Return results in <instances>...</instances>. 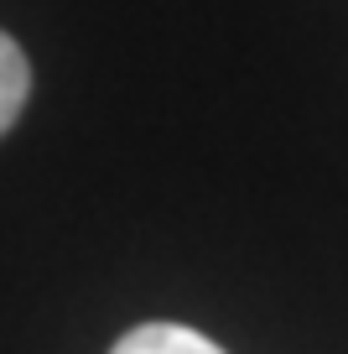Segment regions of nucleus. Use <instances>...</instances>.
Wrapping results in <instances>:
<instances>
[{"label":"nucleus","instance_id":"nucleus-1","mask_svg":"<svg viewBox=\"0 0 348 354\" xmlns=\"http://www.w3.org/2000/svg\"><path fill=\"white\" fill-rule=\"evenodd\" d=\"M109 354H224V349L213 339H203L197 328H182V323H141Z\"/></svg>","mask_w":348,"mask_h":354},{"label":"nucleus","instance_id":"nucleus-2","mask_svg":"<svg viewBox=\"0 0 348 354\" xmlns=\"http://www.w3.org/2000/svg\"><path fill=\"white\" fill-rule=\"evenodd\" d=\"M26 94H32V63H26V53L16 47V37L0 32V136L21 120Z\"/></svg>","mask_w":348,"mask_h":354}]
</instances>
